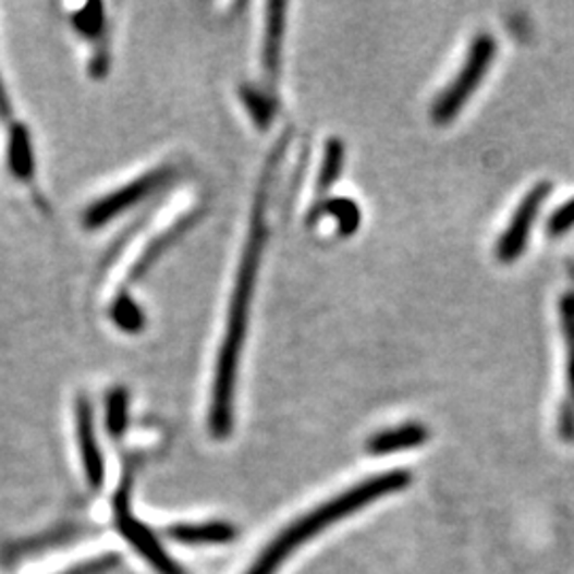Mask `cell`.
Returning a JSON list of instances; mask_svg holds the SVG:
<instances>
[{"label": "cell", "instance_id": "obj_3", "mask_svg": "<svg viewBox=\"0 0 574 574\" xmlns=\"http://www.w3.org/2000/svg\"><path fill=\"white\" fill-rule=\"evenodd\" d=\"M496 49H498L496 39L487 33H481L473 39L460 71L432 105L430 115L437 126H449L462 113V109L473 98V94L481 88L489 73V66L496 60Z\"/></svg>", "mask_w": 574, "mask_h": 574}, {"label": "cell", "instance_id": "obj_2", "mask_svg": "<svg viewBox=\"0 0 574 574\" xmlns=\"http://www.w3.org/2000/svg\"><path fill=\"white\" fill-rule=\"evenodd\" d=\"M406 486H411V473L390 471V473L368 477L362 484H355L350 489L337 493L328 502H321L310 513H305L303 517H298L296 522H292L290 526H285L283 530L279 532L260 551V555L254 560L252 569L245 574L279 573V569L285 564V560L292 558L305 542H309L310 538L328 530L332 524L354 515L359 509H364V506H368V504H373V502H377L390 493H396Z\"/></svg>", "mask_w": 574, "mask_h": 574}, {"label": "cell", "instance_id": "obj_1", "mask_svg": "<svg viewBox=\"0 0 574 574\" xmlns=\"http://www.w3.org/2000/svg\"><path fill=\"white\" fill-rule=\"evenodd\" d=\"M285 136L277 143V147L270 151L266 160L265 173L258 185L247 239L243 245L241 262L236 270L234 288H232V296L228 303L225 328H223L220 354H218L216 370H213L211 404H209V430L216 439H225L232 432V424H234V392H236V379H239V368H241V355H243L247 330H249L252 305L256 298V285H258L260 266L265 258L266 239H268L266 203H268V192L272 187V181L277 178V169L283 160V149L288 145Z\"/></svg>", "mask_w": 574, "mask_h": 574}, {"label": "cell", "instance_id": "obj_11", "mask_svg": "<svg viewBox=\"0 0 574 574\" xmlns=\"http://www.w3.org/2000/svg\"><path fill=\"white\" fill-rule=\"evenodd\" d=\"M9 167L11 173L17 179H30L33 175V149L30 141L24 129L15 126L11 131V141H9Z\"/></svg>", "mask_w": 574, "mask_h": 574}, {"label": "cell", "instance_id": "obj_7", "mask_svg": "<svg viewBox=\"0 0 574 574\" xmlns=\"http://www.w3.org/2000/svg\"><path fill=\"white\" fill-rule=\"evenodd\" d=\"M428 437H430V432L424 424L411 422V424H402L398 428H388V430L373 435L366 441V451L370 455L398 453V451H406V449H415V447L424 444L428 441Z\"/></svg>", "mask_w": 574, "mask_h": 574}, {"label": "cell", "instance_id": "obj_6", "mask_svg": "<svg viewBox=\"0 0 574 574\" xmlns=\"http://www.w3.org/2000/svg\"><path fill=\"white\" fill-rule=\"evenodd\" d=\"M285 4H266L265 41H262V75L268 94L277 96V84L281 77L283 37H285Z\"/></svg>", "mask_w": 574, "mask_h": 574}, {"label": "cell", "instance_id": "obj_15", "mask_svg": "<svg viewBox=\"0 0 574 574\" xmlns=\"http://www.w3.org/2000/svg\"><path fill=\"white\" fill-rule=\"evenodd\" d=\"M574 228V196L571 200H566L562 207H558L549 220H547V234L551 239H558L566 232H571Z\"/></svg>", "mask_w": 574, "mask_h": 574}, {"label": "cell", "instance_id": "obj_8", "mask_svg": "<svg viewBox=\"0 0 574 574\" xmlns=\"http://www.w3.org/2000/svg\"><path fill=\"white\" fill-rule=\"evenodd\" d=\"M560 321L566 343V388H569V400L562 406L574 411V283L560 298Z\"/></svg>", "mask_w": 574, "mask_h": 574}, {"label": "cell", "instance_id": "obj_13", "mask_svg": "<svg viewBox=\"0 0 574 574\" xmlns=\"http://www.w3.org/2000/svg\"><path fill=\"white\" fill-rule=\"evenodd\" d=\"M243 100H245V107L249 109L254 122L266 129L270 124V120L274 118V111H277V96L268 94L266 89L260 88H245L243 89Z\"/></svg>", "mask_w": 574, "mask_h": 574}, {"label": "cell", "instance_id": "obj_10", "mask_svg": "<svg viewBox=\"0 0 574 574\" xmlns=\"http://www.w3.org/2000/svg\"><path fill=\"white\" fill-rule=\"evenodd\" d=\"M343 162H345V145L339 138H330L326 143V154H323V162H321V171L317 178V196L326 194L334 181L341 178L343 173Z\"/></svg>", "mask_w": 574, "mask_h": 574}, {"label": "cell", "instance_id": "obj_12", "mask_svg": "<svg viewBox=\"0 0 574 574\" xmlns=\"http://www.w3.org/2000/svg\"><path fill=\"white\" fill-rule=\"evenodd\" d=\"M171 534L181 542L203 545V542H228L236 536V530L230 524H205V526H179Z\"/></svg>", "mask_w": 574, "mask_h": 574}, {"label": "cell", "instance_id": "obj_9", "mask_svg": "<svg viewBox=\"0 0 574 574\" xmlns=\"http://www.w3.org/2000/svg\"><path fill=\"white\" fill-rule=\"evenodd\" d=\"M77 432H80V447L84 455V464L88 468L89 481L94 486L100 484V473H102V462L98 455V447L94 442V430H91V417H89L88 402H80L77 406Z\"/></svg>", "mask_w": 574, "mask_h": 574}, {"label": "cell", "instance_id": "obj_16", "mask_svg": "<svg viewBox=\"0 0 574 574\" xmlns=\"http://www.w3.org/2000/svg\"><path fill=\"white\" fill-rule=\"evenodd\" d=\"M0 115L2 118L9 115V100H7V94H4V88H2V80H0Z\"/></svg>", "mask_w": 574, "mask_h": 574}, {"label": "cell", "instance_id": "obj_4", "mask_svg": "<svg viewBox=\"0 0 574 574\" xmlns=\"http://www.w3.org/2000/svg\"><path fill=\"white\" fill-rule=\"evenodd\" d=\"M551 190H553V185L549 181H540L520 200L517 209L511 216L509 225L504 228V232L500 234V239L496 243V258L502 265H513L524 256V252L530 243L532 230L536 225L538 213H540L542 205L547 203V198L551 196Z\"/></svg>", "mask_w": 574, "mask_h": 574}, {"label": "cell", "instance_id": "obj_5", "mask_svg": "<svg viewBox=\"0 0 574 574\" xmlns=\"http://www.w3.org/2000/svg\"><path fill=\"white\" fill-rule=\"evenodd\" d=\"M171 179V171H154L145 178L136 179L133 183L120 187L118 192H111L109 196L100 198L94 207H89L84 223L88 228H96L102 225L109 220H113L115 216L124 213L126 209H131L134 203L145 200L149 194H154L156 190H160L167 181Z\"/></svg>", "mask_w": 574, "mask_h": 574}, {"label": "cell", "instance_id": "obj_14", "mask_svg": "<svg viewBox=\"0 0 574 574\" xmlns=\"http://www.w3.org/2000/svg\"><path fill=\"white\" fill-rule=\"evenodd\" d=\"M323 213H332L337 218V223L343 234H352L355 228L359 225V209L354 200H332L326 207H315L310 213V220Z\"/></svg>", "mask_w": 574, "mask_h": 574}]
</instances>
